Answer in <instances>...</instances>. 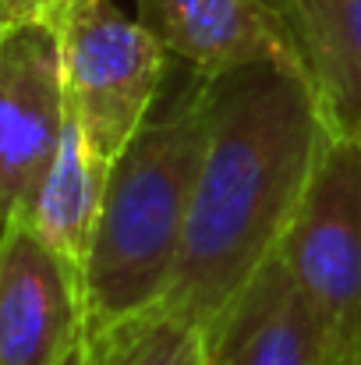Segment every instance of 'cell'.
<instances>
[{
    "label": "cell",
    "instance_id": "cell-1",
    "mask_svg": "<svg viewBox=\"0 0 361 365\" xmlns=\"http://www.w3.org/2000/svg\"><path fill=\"white\" fill-rule=\"evenodd\" d=\"M330 135L308 71L251 64L209 82V138L163 312L213 330L280 252Z\"/></svg>",
    "mask_w": 361,
    "mask_h": 365
},
{
    "label": "cell",
    "instance_id": "cell-2",
    "mask_svg": "<svg viewBox=\"0 0 361 365\" xmlns=\"http://www.w3.org/2000/svg\"><path fill=\"white\" fill-rule=\"evenodd\" d=\"M209 138V82L163 93L152 114L110 160L103 206L82 269L85 337L159 309L181 252L184 220Z\"/></svg>",
    "mask_w": 361,
    "mask_h": 365
},
{
    "label": "cell",
    "instance_id": "cell-3",
    "mask_svg": "<svg viewBox=\"0 0 361 365\" xmlns=\"http://www.w3.org/2000/svg\"><path fill=\"white\" fill-rule=\"evenodd\" d=\"M68 114L103 160H114L152 114L170 53L114 0H82L57 21Z\"/></svg>",
    "mask_w": 361,
    "mask_h": 365
},
{
    "label": "cell",
    "instance_id": "cell-4",
    "mask_svg": "<svg viewBox=\"0 0 361 365\" xmlns=\"http://www.w3.org/2000/svg\"><path fill=\"white\" fill-rule=\"evenodd\" d=\"M280 259L315 305L337 365L361 355V138L330 135Z\"/></svg>",
    "mask_w": 361,
    "mask_h": 365
},
{
    "label": "cell",
    "instance_id": "cell-5",
    "mask_svg": "<svg viewBox=\"0 0 361 365\" xmlns=\"http://www.w3.org/2000/svg\"><path fill=\"white\" fill-rule=\"evenodd\" d=\"M68 124L61 39L46 18L0 29V224L21 217Z\"/></svg>",
    "mask_w": 361,
    "mask_h": 365
},
{
    "label": "cell",
    "instance_id": "cell-6",
    "mask_svg": "<svg viewBox=\"0 0 361 365\" xmlns=\"http://www.w3.org/2000/svg\"><path fill=\"white\" fill-rule=\"evenodd\" d=\"M82 337V273L21 217H7L0 224V365H57Z\"/></svg>",
    "mask_w": 361,
    "mask_h": 365
},
{
    "label": "cell",
    "instance_id": "cell-7",
    "mask_svg": "<svg viewBox=\"0 0 361 365\" xmlns=\"http://www.w3.org/2000/svg\"><path fill=\"white\" fill-rule=\"evenodd\" d=\"M135 7L163 50L206 82L251 64L305 71L298 39L273 0H135Z\"/></svg>",
    "mask_w": 361,
    "mask_h": 365
},
{
    "label": "cell",
    "instance_id": "cell-8",
    "mask_svg": "<svg viewBox=\"0 0 361 365\" xmlns=\"http://www.w3.org/2000/svg\"><path fill=\"white\" fill-rule=\"evenodd\" d=\"M206 365H337L315 305L280 252L206 334Z\"/></svg>",
    "mask_w": 361,
    "mask_h": 365
},
{
    "label": "cell",
    "instance_id": "cell-9",
    "mask_svg": "<svg viewBox=\"0 0 361 365\" xmlns=\"http://www.w3.org/2000/svg\"><path fill=\"white\" fill-rule=\"evenodd\" d=\"M333 135L361 131V0H273Z\"/></svg>",
    "mask_w": 361,
    "mask_h": 365
},
{
    "label": "cell",
    "instance_id": "cell-10",
    "mask_svg": "<svg viewBox=\"0 0 361 365\" xmlns=\"http://www.w3.org/2000/svg\"><path fill=\"white\" fill-rule=\"evenodd\" d=\"M107 170H110V160H103L93 149L85 131L68 114L53 163H50L46 178L39 181L28 210L21 213V220L53 252H61L78 273L85 269L89 245L96 235Z\"/></svg>",
    "mask_w": 361,
    "mask_h": 365
},
{
    "label": "cell",
    "instance_id": "cell-11",
    "mask_svg": "<svg viewBox=\"0 0 361 365\" xmlns=\"http://www.w3.org/2000/svg\"><path fill=\"white\" fill-rule=\"evenodd\" d=\"M85 344L89 365H206V334L163 309L131 316Z\"/></svg>",
    "mask_w": 361,
    "mask_h": 365
},
{
    "label": "cell",
    "instance_id": "cell-12",
    "mask_svg": "<svg viewBox=\"0 0 361 365\" xmlns=\"http://www.w3.org/2000/svg\"><path fill=\"white\" fill-rule=\"evenodd\" d=\"M4 14H7V21L36 18L39 14V0H4Z\"/></svg>",
    "mask_w": 361,
    "mask_h": 365
},
{
    "label": "cell",
    "instance_id": "cell-13",
    "mask_svg": "<svg viewBox=\"0 0 361 365\" xmlns=\"http://www.w3.org/2000/svg\"><path fill=\"white\" fill-rule=\"evenodd\" d=\"M75 4H82V0H39V14L36 18H46L50 25L64 14V11H71Z\"/></svg>",
    "mask_w": 361,
    "mask_h": 365
},
{
    "label": "cell",
    "instance_id": "cell-14",
    "mask_svg": "<svg viewBox=\"0 0 361 365\" xmlns=\"http://www.w3.org/2000/svg\"><path fill=\"white\" fill-rule=\"evenodd\" d=\"M57 365H89V344H85V337H82V341H78V344H75V348H71Z\"/></svg>",
    "mask_w": 361,
    "mask_h": 365
},
{
    "label": "cell",
    "instance_id": "cell-15",
    "mask_svg": "<svg viewBox=\"0 0 361 365\" xmlns=\"http://www.w3.org/2000/svg\"><path fill=\"white\" fill-rule=\"evenodd\" d=\"M7 25V14H4V0H0V29Z\"/></svg>",
    "mask_w": 361,
    "mask_h": 365
},
{
    "label": "cell",
    "instance_id": "cell-16",
    "mask_svg": "<svg viewBox=\"0 0 361 365\" xmlns=\"http://www.w3.org/2000/svg\"><path fill=\"white\" fill-rule=\"evenodd\" d=\"M351 365H361V355H358V359H355V362H351Z\"/></svg>",
    "mask_w": 361,
    "mask_h": 365
},
{
    "label": "cell",
    "instance_id": "cell-17",
    "mask_svg": "<svg viewBox=\"0 0 361 365\" xmlns=\"http://www.w3.org/2000/svg\"><path fill=\"white\" fill-rule=\"evenodd\" d=\"M358 138H361V131H358Z\"/></svg>",
    "mask_w": 361,
    "mask_h": 365
}]
</instances>
